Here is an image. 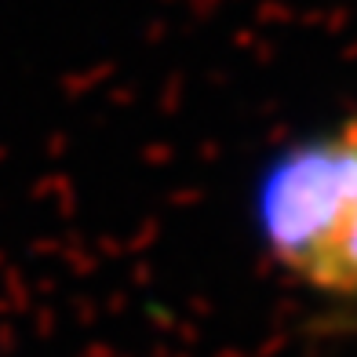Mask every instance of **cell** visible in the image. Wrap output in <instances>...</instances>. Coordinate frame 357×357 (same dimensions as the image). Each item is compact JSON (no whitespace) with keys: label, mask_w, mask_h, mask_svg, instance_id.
Listing matches in <instances>:
<instances>
[{"label":"cell","mask_w":357,"mask_h":357,"mask_svg":"<svg viewBox=\"0 0 357 357\" xmlns=\"http://www.w3.org/2000/svg\"><path fill=\"white\" fill-rule=\"evenodd\" d=\"M252 219L284 273L357 303V117L288 142L259 175Z\"/></svg>","instance_id":"1"}]
</instances>
